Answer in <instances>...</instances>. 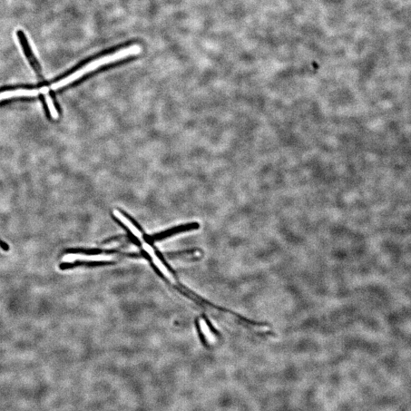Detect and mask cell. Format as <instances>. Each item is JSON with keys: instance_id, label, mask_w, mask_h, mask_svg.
Returning <instances> with one entry per match:
<instances>
[{"instance_id": "8", "label": "cell", "mask_w": 411, "mask_h": 411, "mask_svg": "<svg viewBox=\"0 0 411 411\" xmlns=\"http://www.w3.org/2000/svg\"><path fill=\"white\" fill-rule=\"evenodd\" d=\"M199 327L206 339L212 340L213 335H212L211 329L207 321L203 319L199 320Z\"/></svg>"}, {"instance_id": "6", "label": "cell", "mask_w": 411, "mask_h": 411, "mask_svg": "<svg viewBox=\"0 0 411 411\" xmlns=\"http://www.w3.org/2000/svg\"><path fill=\"white\" fill-rule=\"evenodd\" d=\"M114 216L117 219L119 220L125 226L129 228L131 232L134 234V236L137 238L141 239L142 238V233L137 228L132 222L127 219L123 213L120 211L114 210L113 211Z\"/></svg>"}, {"instance_id": "7", "label": "cell", "mask_w": 411, "mask_h": 411, "mask_svg": "<svg viewBox=\"0 0 411 411\" xmlns=\"http://www.w3.org/2000/svg\"><path fill=\"white\" fill-rule=\"evenodd\" d=\"M198 227V224H191V225H187V226H184V227H181L179 228H175L172 230H169L166 232L165 233H162L160 234H158V236H155V239H162L164 238L165 237H168L170 236V234H174V233H177L179 232H182V231H185V230H191V229H196Z\"/></svg>"}, {"instance_id": "9", "label": "cell", "mask_w": 411, "mask_h": 411, "mask_svg": "<svg viewBox=\"0 0 411 411\" xmlns=\"http://www.w3.org/2000/svg\"><path fill=\"white\" fill-rule=\"evenodd\" d=\"M45 101L48 107L49 111H50L52 117H53L54 119H57L59 117V114L51 96L47 95L45 96Z\"/></svg>"}, {"instance_id": "4", "label": "cell", "mask_w": 411, "mask_h": 411, "mask_svg": "<svg viewBox=\"0 0 411 411\" xmlns=\"http://www.w3.org/2000/svg\"><path fill=\"white\" fill-rule=\"evenodd\" d=\"M112 259L111 256H85L82 254H67L64 257V262L71 263L78 260L86 261H109Z\"/></svg>"}, {"instance_id": "3", "label": "cell", "mask_w": 411, "mask_h": 411, "mask_svg": "<svg viewBox=\"0 0 411 411\" xmlns=\"http://www.w3.org/2000/svg\"><path fill=\"white\" fill-rule=\"evenodd\" d=\"M144 250L148 252L152 258L153 263L156 267L162 273L163 275L171 281H174L172 274L166 268L162 261L156 256L153 249L148 244H143Z\"/></svg>"}, {"instance_id": "1", "label": "cell", "mask_w": 411, "mask_h": 411, "mask_svg": "<svg viewBox=\"0 0 411 411\" xmlns=\"http://www.w3.org/2000/svg\"><path fill=\"white\" fill-rule=\"evenodd\" d=\"M142 52L143 47L141 45L133 44L121 49V50L114 53L96 59V60L85 65L80 70L64 78V80L53 84L50 89L54 91L61 89V88L81 79L83 76L97 70L101 66L124 60L127 57L139 55Z\"/></svg>"}, {"instance_id": "5", "label": "cell", "mask_w": 411, "mask_h": 411, "mask_svg": "<svg viewBox=\"0 0 411 411\" xmlns=\"http://www.w3.org/2000/svg\"><path fill=\"white\" fill-rule=\"evenodd\" d=\"M42 94L41 89L37 90H16L0 93V102L17 97H32Z\"/></svg>"}, {"instance_id": "2", "label": "cell", "mask_w": 411, "mask_h": 411, "mask_svg": "<svg viewBox=\"0 0 411 411\" xmlns=\"http://www.w3.org/2000/svg\"><path fill=\"white\" fill-rule=\"evenodd\" d=\"M16 36L18 38V41L19 42V44H20L23 51L27 58L28 61L30 63L32 68L37 73H40L41 71L40 65H39L37 62V60L32 51V48L31 47L30 44H29L25 34L22 30H18L16 32Z\"/></svg>"}]
</instances>
